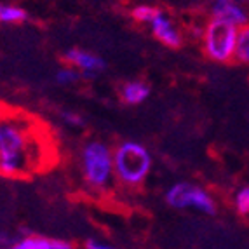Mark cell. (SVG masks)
<instances>
[{
	"label": "cell",
	"mask_w": 249,
	"mask_h": 249,
	"mask_svg": "<svg viewBox=\"0 0 249 249\" xmlns=\"http://www.w3.org/2000/svg\"><path fill=\"white\" fill-rule=\"evenodd\" d=\"M46 138L32 117L0 108V176L21 178L44 167Z\"/></svg>",
	"instance_id": "6da1fadb"
},
{
	"label": "cell",
	"mask_w": 249,
	"mask_h": 249,
	"mask_svg": "<svg viewBox=\"0 0 249 249\" xmlns=\"http://www.w3.org/2000/svg\"><path fill=\"white\" fill-rule=\"evenodd\" d=\"M113 178L125 188H140L148 178L154 159L143 143L124 140L112 148Z\"/></svg>",
	"instance_id": "7a4b0ae2"
},
{
	"label": "cell",
	"mask_w": 249,
	"mask_h": 249,
	"mask_svg": "<svg viewBox=\"0 0 249 249\" xmlns=\"http://www.w3.org/2000/svg\"><path fill=\"white\" fill-rule=\"evenodd\" d=\"M80 173L84 183L91 190L103 192L113 183L112 146L101 140H89L80 150Z\"/></svg>",
	"instance_id": "3957f363"
},
{
	"label": "cell",
	"mask_w": 249,
	"mask_h": 249,
	"mask_svg": "<svg viewBox=\"0 0 249 249\" xmlns=\"http://www.w3.org/2000/svg\"><path fill=\"white\" fill-rule=\"evenodd\" d=\"M241 28L225 25L220 21L209 19L202 30V49L211 61L227 65L233 61V47H235L237 32Z\"/></svg>",
	"instance_id": "277c9868"
},
{
	"label": "cell",
	"mask_w": 249,
	"mask_h": 249,
	"mask_svg": "<svg viewBox=\"0 0 249 249\" xmlns=\"http://www.w3.org/2000/svg\"><path fill=\"white\" fill-rule=\"evenodd\" d=\"M166 202L171 208L179 209V211L194 209V211L209 216L216 214V208H218L209 190L190 181H178L171 185L166 192Z\"/></svg>",
	"instance_id": "5b68a950"
},
{
	"label": "cell",
	"mask_w": 249,
	"mask_h": 249,
	"mask_svg": "<svg viewBox=\"0 0 249 249\" xmlns=\"http://www.w3.org/2000/svg\"><path fill=\"white\" fill-rule=\"evenodd\" d=\"M63 61L79 71L82 79H94L107 68V61L101 56L80 47H71L65 51Z\"/></svg>",
	"instance_id": "8992f818"
},
{
	"label": "cell",
	"mask_w": 249,
	"mask_h": 249,
	"mask_svg": "<svg viewBox=\"0 0 249 249\" xmlns=\"http://www.w3.org/2000/svg\"><path fill=\"white\" fill-rule=\"evenodd\" d=\"M146 26H148L152 35L160 42L162 46L176 49V47H179L183 44V35H181V32H179L178 25H176L175 19L167 13H164L162 9L157 7V11H155V14L152 16V19L148 21Z\"/></svg>",
	"instance_id": "52a82bcc"
},
{
	"label": "cell",
	"mask_w": 249,
	"mask_h": 249,
	"mask_svg": "<svg viewBox=\"0 0 249 249\" xmlns=\"http://www.w3.org/2000/svg\"><path fill=\"white\" fill-rule=\"evenodd\" d=\"M211 19L220 21L225 25L235 26V28H244L248 26V9L244 4H237L232 0H218L213 2L209 9Z\"/></svg>",
	"instance_id": "ba28073f"
},
{
	"label": "cell",
	"mask_w": 249,
	"mask_h": 249,
	"mask_svg": "<svg viewBox=\"0 0 249 249\" xmlns=\"http://www.w3.org/2000/svg\"><path fill=\"white\" fill-rule=\"evenodd\" d=\"M9 249H73V244L63 239H51V237L26 233L25 237L16 239Z\"/></svg>",
	"instance_id": "9c48e42d"
},
{
	"label": "cell",
	"mask_w": 249,
	"mask_h": 249,
	"mask_svg": "<svg viewBox=\"0 0 249 249\" xmlns=\"http://www.w3.org/2000/svg\"><path fill=\"white\" fill-rule=\"evenodd\" d=\"M150 94H152L150 84L142 79L127 80V82L122 84V88H121V100L124 101L125 105H131V107L145 103L150 98Z\"/></svg>",
	"instance_id": "30bf717a"
},
{
	"label": "cell",
	"mask_w": 249,
	"mask_h": 249,
	"mask_svg": "<svg viewBox=\"0 0 249 249\" xmlns=\"http://www.w3.org/2000/svg\"><path fill=\"white\" fill-rule=\"evenodd\" d=\"M30 19V14L25 7L9 2H0V25L18 26Z\"/></svg>",
	"instance_id": "8fae6325"
},
{
	"label": "cell",
	"mask_w": 249,
	"mask_h": 249,
	"mask_svg": "<svg viewBox=\"0 0 249 249\" xmlns=\"http://www.w3.org/2000/svg\"><path fill=\"white\" fill-rule=\"evenodd\" d=\"M233 61L248 65L249 63V28L244 26L237 32L235 47H233Z\"/></svg>",
	"instance_id": "7c38bea8"
},
{
	"label": "cell",
	"mask_w": 249,
	"mask_h": 249,
	"mask_svg": "<svg viewBox=\"0 0 249 249\" xmlns=\"http://www.w3.org/2000/svg\"><path fill=\"white\" fill-rule=\"evenodd\" d=\"M157 7L150 4H138L131 9V18L136 21L138 25H148V21L152 19V16L155 14Z\"/></svg>",
	"instance_id": "4fadbf2b"
},
{
	"label": "cell",
	"mask_w": 249,
	"mask_h": 249,
	"mask_svg": "<svg viewBox=\"0 0 249 249\" xmlns=\"http://www.w3.org/2000/svg\"><path fill=\"white\" fill-rule=\"evenodd\" d=\"M232 202H233V208H235L237 214H241V216L249 214V187L248 185L237 188V192L233 194Z\"/></svg>",
	"instance_id": "5bb4252c"
},
{
	"label": "cell",
	"mask_w": 249,
	"mask_h": 249,
	"mask_svg": "<svg viewBox=\"0 0 249 249\" xmlns=\"http://www.w3.org/2000/svg\"><path fill=\"white\" fill-rule=\"evenodd\" d=\"M56 82L58 84H61V86H71V84H75L77 80H80L82 77H80V73L75 68H71V67H63V68H59L58 71H56Z\"/></svg>",
	"instance_id": "9a60e30c"
},
{
	"label": "cell",
	"mask_w": 249,
	"mask_h": 249,
	"mask_svg": "<svg viewBox=\"0 0 249 249\" xmlns=\"http://www.w3.org/2000/svg\"><path fill=\"white\" fill-rule=\"evenodd\" d=\"M59 117H61V121L65 125H68V127H75V129H80L86 125V121H84V117L80 115V113L73 112V110H63L61 113H59Z\"/></svg>",
	"instance_id": "2e32d148"
},
{
	"label": "cell",
	"mask_w": 249,
	"mask_h": 249,
	"mask_svg": "<svg viewBox=\"0 0 249 249\" xmlns=\"http://www.w3.org/2000/svg\"><path fill=\"white\" fill-rule=\"evenodd\" d=\"M18 237H14L11 232H4V230H0V249H9L11 246L16 242Z\"/></svg>",
	"instance_id": "e0dca14e"
},
{
	"label": "cell",
	"mask_w": 249,
	"mask_h": 249,
	"mask_svg": "<svg viewBox=\"0 0 249 249\" xmlns=\"http://www.w3.org/2000/svg\"><path fill=\"white\" fill-rule=\"evenodd\" d=\"M84 249H119V248L105 244V242H100V241H89V242H86V248Z\"/></svg>",
	"instance_id": "ac0fdd59"
}]
</instances>
